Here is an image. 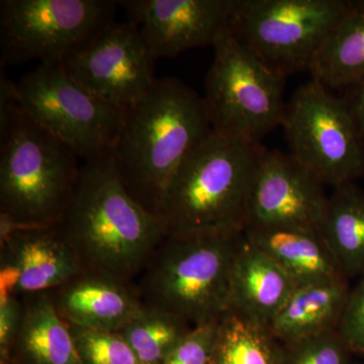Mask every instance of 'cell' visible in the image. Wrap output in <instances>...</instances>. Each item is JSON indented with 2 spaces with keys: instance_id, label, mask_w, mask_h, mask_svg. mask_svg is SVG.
<instances>
[{
  "instance_id": "1",
  "label": "cell",
  "mask_w": 364,
  "mask_h": 364,
  "mask_svg": "<svg viewBox=\"0 0 364 364\" xmlns=\"http://www.w3.org/2000/svg\"><path fill=\"white\" fill-rule=\"evenodd\" d=\"M58 226L82 272L130 284L167 236L159 219L124 188L112 150L81 164Z\"/></svg>"
},
{
  "instance_id": "2",
  "label": "cell",
  "mask_w": 364,
  "mask_h": 364,
  "mask_svg": "<svg viewBox=\"0 0 364 364\" xmlns=\"http://www.w3.org/2000/svg\"><path fill=\"white\" fill-rule=\"evenodd\" d=\"M210 131L202 97L179 79L157 78L149 92L124 111L112 148L132 198L157 217L170 181Z\"/></svg>"
},
{
  "instance_id": "3",
  "label": "cell",
  "mask_w": 364,
  "mask_h": 364,
  "mask_svg": "<svg viewBox=\"0 0 364 364\" xmlns=\"http://www.w3.org/2000/svg\"><path fill=\"white\" fill-rule=\"evenodd\" d=\"M80 167L75 152L21 107L14 82L2 76L0 218L14 227L58 224Z\"/></svg>"
},
{
  "instance_id": "4",
  "label": "cell",
  "mask_w": 364,
  "mask_h": 364,
  "mask_svg": "<svg viewBox=\"0 0 364 364\" xmlns=\"http://www.w3.org/2000/svg\"><path fill=\"white\" fill-rule=\"evenodd\" d=\"M267 148L213 130L165 191L157 218L167 235L244 229L249 196Z\"/></svg>"
},
{
  "instance_id": "5",
  "label": "cell",
  "mask_w": 364,
  "mask_h": 364,
  "mask_svg": "<svg viewBox=\"0 0 364 364\" xmlns=\"http://www.w3.org/2000/svg\"><path fill=\"white\" fill-rule=\"evenodd\" d=\"M243 229L169 234L136 282L142 303L189 325L220 320L229 310L235 257Z\"/></svg>"
},
{
  "instance_id": "6",
  "label": "cell",
  "mask_w": 364,
  "mask_h": 364,
  "mask_svg": "<svg viewBox=\"0 0 364 364\" xmlns=\"http://www.w3.org/2000/svg\"><path fill=\"white\" fill-rule=\"evenodd\" d=\"M203 102L213 130L259 143L282 126L286 79L227 33L214 46Z\"/></svg>"
},
{
  "instance_id": "7",
  "label": "cell",
  "mask_w": 364,
  "mask_h": 364,
  "mask_svg": "<svg viewBox=\"0 0 364 364\" xmlns=\"http://www.w3.org/2000/svg\"><path fill=\"white\" fill-rule=\"evenodd\" d=\"M353 0H237L230 33L284 77L310 71Z\"/></svg>"
},
{
  "instance_id": "8",
  "label": "cell",
  "mask_w": 364,
  "mask_h": 364,
  "mask_svg": "<svg viewBox=\"0 0 364 364\" xmlns=\"http://www.w3.org/2000/svg\"><path fill=\"white\" fill-rule=\"evenodd\" d=\"M14 87L21 107L79 159L87 161L114 147L124 112L76 82L63 62L40 63Z\"/></svg>"
},
{
  "instance_id": "9",
  "label": "cell",
  "mask_w": 364,
  "mask_h": 364,
  "mask_svg": "<svg viewBox=\"0 0 364 364\" xmlns=\"http://www.w3.org/2000/svg\"><path fill=\"white\" fill-rule=\"evenodd\" d=\"M289 154L333 188L364 176V144L346 102L311 79L294 91L282 124Z\"/></svg>"
},
{
  "instance_id": "10",
  "label": "cell",
  "mask_w": 364,
  "mask_h": 364,
  "mask_svg": "<svg viewBox=\"0 0 364 364\" xmlns=\"http://www.w3.org/2000/svg\"><path fill=\"white\" fill-rule=\"evenodd\" d=\"M112 0H1L2 63L63 61L114 23Z\"/></svg>"
},
{
  "instance_id": "11",
  "label": "cell",
  "mask_w": 364,
  "mask_h": 364,
  "mask_svg": "<svg viewBox=\"0 0 364 364\" xmlns=\"http://www.w3.org/2000/svg\"><path fill=\"white\" fill-rule=\"evenodd\" d=\"M62 62L76 82L124 112L142 100L157 80L155 59L129 21H114Z\"/></svg>"
},
{
  "instance_id": "12",
  "label": "cell",
  "mask_w": 364,
  "mask_h": 364,
  "mask_svg": "<svg viewBox=\"0 0 364 364\" xmlns=\"http://www.w3.org/2000/svg\"><path fill=\"white\" fill-rule=\"evenodd\" d=\"M237 0L117 1L155 60L214 46L230 32Z\"/></svg>"
},
{
  "instance_id": "13",
  "label": "cell",
  "mask_w": 364,
  "mask_h": 364,
  "mask_svg": "<svg viewBox=\"0 0 364 364\" xmlns=\"http://www.w3.org/2000/svg\"><path fill=\"white\" fill-rule=\"evenodd\" d=\"M324 188L291 154L265 149L249 196L245 227L318 230L329 198Z\"/></svg>"
},
{
  "instance_id": "14",
  "label": "cell",
  "mask_w": 364,
  "mask_h": 364,
  "mask_svg": "<svg viewBox=\"0 0 364 364\" xmlns=\"http://www.w3.org/2000/svg\"><path fill=\"white\" fill-rule=\"evenodd\" d=\"M1 259L18 272L16 294L51 291L82 272L80 263L58 224L14 227L1 219Z\"/></svg>"
},
{
  "instance_id": "15",
  "label": "cell",
  "mask_w": 364,
  "mask_h": 364,
  "mask_svg": "<svg viewBox=\"0 0 364 364\" xmlns=\"http://www.w3.org/2000/svg\"><path fill=\"white\" fill-rule=\"evenodd\" d=\"M50 294L66 324L100 331H121L143 305L136 284L85 272Z\"/></svg>"
},
{
  "instance_id": "16",
  "label": "cell",
  "mask_w": 364,
  "mask_h": 364,
  "mask_svg": "<svg viewBox=\"0 0 364 364\" xmlns=\"http://www.w3.org/2000/svg\"><path fill=\"white\" fill-rule=\"evenodd\" d=\"M298 287L289 273L247 240L243 231L232 272L228 311L268 327Z\"/></svg>"
},
{
  "instance_id": "17",
  "label": "cell",
  "mask_w": 364,
  "mask_h": 364,
  "mask_svg": "<svg viewBox=\"0 0 364 364\" xmlns=\"http://www.w3.org/2000/svg\"><path fill=\"white\" fill-rule=\"evenodd\" d=\"M243 231L247 240L289 273L298 286L347 279L318 230L296 227H245Z\"/></svg>"
},
{
  "instance_id": "18",
  "label": "cell",
  "mask_w": 364,
  "mask_h": 364,
  "mask_svg": "<svg viewBox=\"0 0 364 364\" xmlns=\"http://www.w3.org/2000/svg\"><path fill=\"white\" fill-rule=\"evenodd\" d=\"M23 313L9 358L16 364H81L68 325L50 291L23 294Z\"/></svg>"
},
{
  "instance_id": "19",
  "label": "cell",
  "mask_w": 364,
  "mask_h": 364,
  "mask_svg": "<svg viewBox=\"0 0 364 364\" xmlns=\"http://www.w3.org/2000/svg\"><path fill=\"white\" fill-rule=\"evenodd\" d=\"M349 291V280L345 279L299 286L268 329L282 344L338 330Z\"/></svg>"
},
{
  "instance_id": "20",
  "label": "cell",
  "mask_w": 364,
  "mask_h": 364,
  "mask_svg": "<svg viewBox=\"0 0 364 364\" xmlns=\"http://www.w3.org/2000/svg\"><path fill=\"white\" fill-rule=\"evenodd\" d=\"M318 232L344 277H363L364 191L355 182L333 189Z\"/></svg>"
},
{
  "instance_id": "21",
  "label": "cell",
  "mask_w": 364,
  "mask_h": 364,
  "mask_svg": "<svg viewBox=\"0 0 364 364\" xmlns=\"http://www.w3.org/2000/svg\"><path fill=\"white\" fill-rule=\"evenodd\" d=\"M329 88H347L364 77V0H353L310 69Z\"/></svg>"
},
{
  "instance_id": "22",
  "label": "cell",
  "mask_w": 364,
  "mask_h": 364,
  "mask_svg": "<svg viewBox=\"0 0 364 364\" xmlns=\"http://www.w3.org/2000/svg\"><path fill=\"white\" fill-rule=\"evenodd\" d=\"M282 344L268 329L227 311L220 320L212 364H282Z\"/></svg>"
},
{
  "instance_id": "23",
  "label": "cell",
  "mask_w": 364,
  "mask_h": 364,
  "mask_svg": "<svg viewBox=\"0 0 364 364\" xmlns=\"http://www.w3.org/2000/svg\"><path fill=\"white\" fill-rule=\"evenodd\" d=\"M193 328L173 314L143 304L119 333L140 364H162Z\"/></svg>"
},
{
  "instance_id": "24",
  "label": "cell",
  "mask_w": 364,
  "mask_h": 364,
  "mask_svg": "<svg viewBox=\"0 0 364 364\" xmlns=\"http://www.w3.org/2000/svg\"><path fill=\"white\" fill-rule=\"evenodd\" d=\"M68 327L81 364H140L119 332Z\"/></svg>"
},
{
  "instance_id": "25",
  "label": "cell",
  "mask_w": 364,
  "mask_h": 364,
  "mask_svg": "<svg viewBox=\"0 0 364 364\" xmlns=\"http://www.w3.org/2000/svg\"><path fill=\"white\" fill-rule=\"evenodd\" d=\"M351 351L338 330L282 344V364H351Z\"/></svg>"
},
{
  "instance_id": "26",
  "label": "cell",
  "mask_w": 364,
  "mask_h": 364,
  "mask_svg": "<svg viewBox=\"0 0 364 364\" xmlns=\"http://www.w3.org/2000/svg\"><path fill=\"white\" fill-rule=\"evenodd\" d=\"M220 320L193 327L162 364H212L219 338Z\"/></svg>"
},
{
  "instance_id": "27",
  "label": "cell",
  "mask_w": 364,
  "mask_h": 364,
  "mask_svg": "<svg viewBox=\"0 0 364 364\" xmlns=\"http://www.w3.org/2000/svg\"><path fill=\"white\" fill-rule=\"evenodd\" d=\"M338 332L351 353L364 355V275L349 291Z\"/></svg>"
},
{
  "instance_id": "28",
  "label": "cell",
  "mask_w": 364,
  "mask_h": 364,
  "mask_svg": "<svg viewBox=\"0 0 364 364\" xmlns=\"http://www.w3.org/2000/svg\"><path fill=\"white\" fill-rule=\"evenodd\" d=\"M23 301L21 296L0 299V350L4 359L9 358V349L16 338L20 326Z\"/></svg>"
},
{
  "instance_id": "29",
  "label": "cell",
  "mask_w": 364,
  "mask_h": 364,
  "mask_svg": "<svg viewBox=\"0 0 364 364\" xmlns=\"http://www.w3.org/2000/svg\"><path fill=\"white\" fill-rule=\"evenodd\" d=\"M343 100L364 144V77L347 87Z\"/></svg>"
}]
</instances>
